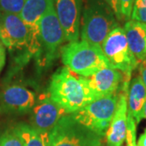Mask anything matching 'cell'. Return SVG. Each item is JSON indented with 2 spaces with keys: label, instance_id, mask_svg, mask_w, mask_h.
I'll use <instances>...</instances> for the list:
<instances>
[{
  "label": "cell",
  "instance_id": "obj_20",
  "mask_svg": "<svg viewBox=\"0 0 146 146\" xmlns=\"http://www.w3.org/2000/svg\"><path fill=\"white\" fill-rule=\"evenodd\" d=\"M0 146H24L14 130L7 131L0 135Z\"/></svg>",
  "mask_w": 146,
  "mask_h": 146
},
{
  "label": "cell",
  "instance_id": "obj_22",
  "mask_svg": "<svg viewBox=\"0 0 146 146\" xmlns=\"http://www.w3.org/2000/svg\"><path fill=\"white\" fill-rule=\"evenodd\" d=\"M106 2V3L110 7V8L114 11L115 16L118 20H122V16L120 13L119 8V0H105Z\"/></svg>",
  "mask_w": 146,
  "mask_h": 146
},
{
  "label": "cell",
  "instance_id": "obj_4",
  "mask_svg": "<svg viewBox=\"0 0 146 146\" xmlns=\"http://www.w3.org/2000/svg\"><path fill=\"white\" fill-rule=\"evenodd\" d=\"M62 61L73 72L89 77L106 68H110L101 47L85 41L69 42L62 48Z\"/></svg>",
  "mask_w": 146,
  "mask_h": 146
},
{
  "label": "cell",
  "instance_id": "obj_25",
  "mask_svg": "<svg viewBox=\"0 0 146 146\" xmlns=\"http://www.w3.org/2000/svg\"><path fill=\"white\" fill-rule=\"evenodd\" d=\"M136 146H146V128L136 144Z\"/></svg>",
  "mask_w": 146,
  "mask_h": 146
},
{
  "label": "cell",
  "instance_id": "obj_5",
  "mask_svg": "<svg viewBox=\"0 0 146 146\" xmlns=\"http://www.w3.org/2000/svg\"><path fill=\"white\" fill-rule=\"evenodd\" d=\"M102 137L68 114L50 132L49 146H102Z\"/></svg>",
  "mask_w": 146,
  "mask_h": 146
},
{
  "label": "cell",
  "instance_id": "obj_16",
  "mask_svg": "<svg viewBox=\"0 0 146 146\" xmlns=\"http://www.w3.org/2000/svg\"><path fill=\"white\" fill-rule=\"evenodd\" d=\"M54 5V0H25L20 17L30 29H36L42 16Z\"/></svg>",
  "mask_w": 146,
  "mask_h": 146
},
{
  "label": "cell",
  "instance_id": "obj_24",
  "mask_svg": "<svg viewBox=\"0 0 146 146\" xmlns=\"http://www.w3.org/2000/svg\"><path fill=\"white\" fill-rule=\"evenodd\" d=\"M6 60V53L4 46L3 44V42L0 40V71L2 70V68H3L4 64H5Z\"/></svg>",
  "mask_w": 146,
  "mask_h": 146
},
{
  "label": "cell",
  "instance_id": "obj_15",
  "mask_svg": "<svg viewBox=\"0 0 146 146\" xmlns=\"http://www.w3.org/2000/svg\"><path fill=\"white\" fill-rule=\"evenodd\" d=\"M127 114L131 115L136 124L144 119V107L146 102V87L141 76H138L129 84L127 91Z\"/></svg>",
  "mask_w": 146,
  "mask_h": 146
},
{
  "label": "cell",
  "instance_id": "obj_1",
  "mask_svg": "<svg viewBox=\"0 0 146 146\" xmlns=\"http://www.w3.org/2000/svg\"><path fill=\"white\" fill-rule=\"evenodd\" d=\"M48 94L67 114H72L94 101L88 79L73 72L67 67L54 73Z\"/></svg>",
  "mask_w": 146,
  "mask_h": 146
},
{
  "label": "cell",
  "instance_id": "obj_12",
  "mask_svg": "<svg viewBox=\"0 0 146 146\" xmlns=\"http://www.w3.org/2000/svg\"><path fill=\"white\" fill-rule=\"evenodd\" d=\"M87 79L94 100L118 94L125 80L120 71L111 68H104Z\"/></svg>",
  "mask_w": 146,
  "mask_h": 146
},
{
  "label": "cell",
  "instance_id": "obj_13",
  "mask_svg": "<svg viewBox=\"0 0 146 146\" xmlns=\"http://www.w3.org/2000/svg\"><path fill=\"white\" fill-rule=\"evenodd\" d=\"M33 92L24 86L13 84L6 87L2 94V106L4 110L14 114L29 112L36 103Z\"/></svg>",
  "mask_w": 146,
  "mask_h": 146
},
{
  "label": "cell",
  "instance_id": "obj_2",
  "mask_svg": "<svg viewBox=\"0 0 146 146\" xmlns=\"http://www.w3.org/2000/svg\"><path fill=\"white\" fill-rule=\"evenodd\" d=\"M0 40L10 50L25 51L28 58L42 51L38 27L30 29L19 15L0 12Z\"/></svg>",
  "mask_w": 146,
  "mask_h": 146
},
{
  "label": "cell",
  "instance_id": "obj_14",
  "mask_svg": "<svg viewBox=\"0 0 146 146\" xmlns=\"http://www.w3.org/2000/svg\"><path fill=\"white\" fill-rule=\"evenodd\" d=\"M123 30L131 52L140 64L146 59V25L131 20L126 22Z\"/></svg>",
  "mask_w": 146,
  "mask_h": 146
},
{
  "label": "cell",
  "instance_id": "obj_21",
  "mask_svg": "<svg viewBox=\"0 0 146 146\" xmlns=\"http://www.w3.org/2000/svg\"><path fill=\"white\" fill-rule=\"evenodd\" d=\"M134 2L135 0H119L120 13L122 18H124L127 20L131 19Z\"/></svg>",
  "mask_w": 146,
  "mask_h": 146
},
{
  "label": "cell",
  "instance_id": "obj_26",
  "mask_svg": "<svg viewBox=\"0 0 146 146\" xmlns=\"http://www.w3.org/2000/svg\"><path fill=\"white\" fill-rule=\"evenodd\" d=\"M144 119H146V102L144 107Z\"/></svg>",
  "mask_w": 146,
  "mask_h": 146
},
{
  "label": "cell",
  "instance_id": "obj_11",
  "mask_svg": "<svg viewBox=\"0 0 146 146\" xmlns=\"http://www.w3.org/2000/svg\"><path fill=\"white\" fill-rule=\"evenodd\" d=\"M130 81L124 80L121 86L115 115L106 132L107 146H121L126 140L127 128V91Z\"/></svg>",
  "mask_w": 146,
  "mask_h": 146
},
{
  "label": "cell",
  "instance_id": "obj_10",
  "mask_svg": "<svg viewBox=\"0 0 146 146\" xmlns=\"http://www.w3.org/2000/svg\"><path fill=\"white\" fill-rule=\"evenodd\" d=\"M82 3L83 0H54L58 18L68 42L79 40Z\"/></svg>",
  "mask_w": 146,
  "mask_h": 146
},
{
  "label": "cell",
  "instance_id": "obj_6",
  "mask_svg": "<svg viewBox=\"0 0 146 146\" xmlns=\"http://www.w3.org/2000/svg\"><path fill=\"white\" fill-rule=\"evenodd\" d=\"M101 49L110 67L120 71L125 80L130 81L131 73L139 66V63L131 52L123 29L115 28L106 37Z\"/></svg>",
  "mask_w": 146,
  "mask_h": 146
},
{
  "label": "cell",
  "instance_id": "obj_18",
  "mask_svg": "<svg viewBox=\"0 0 146 146\" xmlns=\"http://www.w3.org/2000/svg\"><path fill=\"white\" fill-rule=\"evenodd\" d=\"M25 0H0V12L20 15Z\"/></svg>",
  "mask_w": 146,
  "mask_h": 146
},
{
  "label": "cell",
  "instance_id": "obj_17",
  "mask_svg": "<svg viewBox=\"0 0 146 146\" xmlns=\"http://www.w3.org/2000/svg\"><path fill=\"white\" fill-rule=\"evenodd\" d=\"M24 146H49L50 133L39 132L32 126L20 123L13 129Z\"/></svg>",
  "mask_w": 146,
  "mask_h": 146
},
{
  "label": "cell",
  "instance_id": "obj_9",
  "mask_svg": "<svg viewBox=\"0 0 146 146\" xmlns=\"http://www.w3.org/2000/svg\"><path fill=\"white\" fill-rule=\"evenodd\" d=\"M32 110V127L43 133H50L58 120L68 115L61 106L51 99L48 93L39 96Z\"/></svg>",
  "mask_w": 146,
  "mask_h": 146
},
{
  "label": "cell",
  "instance_id": "obj_23",
  "mask_svg": "<svg viewBox=\"0 0 146 146\" xmlns=\"http://www.w3.org/2000/svg\"><path fill=\"white\" fill-rule=\"evenodd\" d=\"M139 66H140V76L146 87V59L141 62L139 64Z\"/></svg>",
  "mask_w": 146,
  "mask_h": 146
},
{
  "label": "cell",
  "instance_id": "obj_8",
  "mask_svg": "<svg viewBox=\"0 0 146 146\" xmlns=\"http://www.w3.org/2000/svg\"><path fill=\"white\" fill-rule=\"evenodd\" d=\"M38 33L46 63L51 62L58 47L63 43L65 35L54 8L51 6L38 22Z\"/></svg>",
  "mask_w": 146,
  "mask_h": 146
},
{
  "label": "cell",
  "instance_id": "obj_19",
  "mask_svg": "<svg viewBox=\"0 0 146 146\" xmlns=\"http://www.w3.org/2000/svg\"><path fill=\"white\" fill-rule=\"evenodd\" d=\"M131 19L146 25V0H135Z\"/></svg>",
  "mask_w": 146,
  "mask_h": 146
},
{
  "label": "cell",
  "instance_id": "obj_3",
  "mask_svg": "<svg viewBox=\"0 0 146 146\" xmlns=\"http://www.w3.org/2000/svg\"><path fill=\"white\" fill-rule=\"evenodd\" d=\"M115 17L105 0H86L82 15V40L101 47L107 35L117 27Z\"/></svg>",
  "mask_w": 146,
  "mask_h": 146
},
{
  "label": "cell",
  "instance_id": "obj_7",
  "mask_svg": "<svg viewBox=\"0 0 146 146\" xmlns=\"http://www.w3.org/2000/svg\"><path fill=\"white\" fill-rule=\"evenodd\" d=\"M119 94L94 100L71 115L81 124L104 136L115 115Z\"/></svg>",
  "mask_w": 146,
  "mask_h": 146
}]
</instances>
